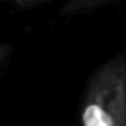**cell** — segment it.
<instances>
[{
  "mask_svg": "<svg viewBox=\"0 0 126 126\" xmlns=\"http://www.w3.org/2000/svg\"><path fill=\"white\" fill-rule=\"evenodd\" d=\"M26 2H35V0H26Z\"/></svg>",
  "mask_w": 126,
  "mask_h": 126,
  "instance_id": "7a4b0ae2",
  "label": "cell"
},
{
  "mask_svg": "<svg viewBox=\"0 0 126 126\" xmlns=\"http://www.w3.org/2000/svg\"><path fill=\"white\" fill-rule=\"evenodd\" d=\"M83 126H126V64L112 61L96 74L86 94Z\"/></svg>",
  "mask_w": 126,
  "mask_h": 126,
  "instance_id": "6da1fadb",
  "label": "cell"
}]
</instances>
